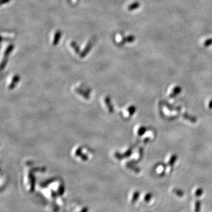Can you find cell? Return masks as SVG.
I'll use <instances>...</instances> for the list:
<instances>
[{
  "instance_id": "1",
  "label": "cell",
  "mask_w": 212,
  "mask_h": 212,
  "mask_svg": "<svg viewBox=\"0 0 212 212\" xmlns=\"http://www.w3.org/2000/svg\"><path fill=\"white\" fill-rule=\"evenodd\" d=\"M177 156L175 153H170L168 155L165 159L166 165L168 166V170L171 169V166H173L177 161Z\"/></svg>"
},
{
  "instance_id": "2",
  "label": "cell",
  "mask_w": 212,
  "mask_h": 212,
  "mask_svg": "<svg viewBox=\"0 0 212 212\" xmlns=\"http://www.w3.org/2000/svg\"><path fill=\"white\" fill-rule=\"evenodd\" d=\"M180 92L181 88L180 87V86L173 85L170 88L169 90H168V96L169 98L171 99L176 97L177 95H179V94H180Z\"/></svg>"
},
{
  "instance_id": "3",
  "label": "cell",
  "mask_w": 212,
  "mask_h": 212,
  "mask_svg": "<svg viewBox=\"0 0 212 212\" xmlns=\"http://www.w3.org/2000/svg\"><path fill=\"white\" fill-rule=\"evenodd\" d=\"M94 42L92 41H90L87 43V44L86 45L85 49L83 50L82 52H81V53L80 54V57L81 58H84L87 56V54L89 53V51L91 50L93 46Z\"/></svg>"
},
{
  "instance_id": "4",
  "label": "cell",
  "mask_w": 212,
  "mask_h": 212,
  "mask_svg": "<svg viewBox=\"0 0 212 212\" xmlns=\"http://www.w3.org/2000/svg\"><path fill=\"white\" fill-rule=\"evenodd\" d=\"M145 142H148V141H151L155 138V133L153 130H149L146 131V132L145 133Z\"/></svg>"
},
{
  "instance_id": "5",
  "label": "cell",
  "mask_w": 212,
  "mask_h": 212,
  "mask_svg": "<svg viewBox=\"0 0 212 212\" xmlns=\"http://www.w3.org/2000/svg\"><path fill=\"white\" fill-rule=\"evenodd\" d=\"M62 36V33L60 31H57L56 32L55 35H54V40L53 42V45L54 46H56L59 44Z\"/></svg>"
},
{
  "instance_id": "6",
  "label": "cell",
  "mask_w": 212,
  "mask_h": 212,
  "mask_svg": "<svg viewBox=\"0 0 212 212\" xmlns=\"http://www.w3.org/2000/svg\"><path fill=\"white\" fill-rule=\"evenodd\" d=\"M146 128L145 126H143V125H139L138 127L136 128V132L135 133L136 134V135L137 136H142L143 134H145V133L146 132Z\"/></svg>"
},
{
  "instance_id": "7",
  "label": "cell",
  "mask_w": 212,
  "mask_h": 212,
  "mask_svg": "<svg viewBox=\"0 0 212 212\" xmlns=\"http://www.w3.org/2000/svg\"><path fill=\"white\" fill-rule=\"evenodd\" d=\"M14 48V46L13 44H10V45H9L7 47V48H6V50H5V51H4V56H5L6 57H8V56L11 54V53L12 51L13 50Z\"/></svg>"
},
{
  "instance_id": "8",
  "label": "cell",
  "mask_w": 212,
  "mask_h": 212,
  "mask_svg": "<svg viewBox=\"0 0 212 212\" xmlns=\"http://www.w3.org/2000/svg\"><path fill=\"white\" fill-rule=\"evenodd\" d=\"M70 45L72 47V48L74 49V50L75 51V53L76 54H80V47H79V45L77 44V42H72L70 43Z\"/></svg>"
},
{
  "instance_id": "9",
  "label": "cell",
  "mask_w": 212,
  "mask_h": 212,
  "mask_svg": "<svg viewBox=\"0 0 212 212\" xmlns=\"http://www.w3.org/2000/svg\"><path fill=\"white\" fill-rule=\"evenodd\" d=\"M139 3L134 2V3L130 5L128 7V9L129 11H133V10H134L135 9L139 8Z\"/></svg>"
},
{
  "instance_id": "10",
  "label": "cell",
  "mask_w": 212,
  "mask_h": 212,
  "mask_svg": "<svg viewBox=\"0 0 212 212\" xmlns=\"http://www.w3.org/2000/svg\"><path fill=\"white\" fill-rule=\"evenodd\" d=\"M193 193L194 194L195 196H200L203 193V190L202 189V188H196L194 190V191H193Z\"/></svg>"
},
{
  "instance_id": "11",
  "label": "cell",
  "mask_w": 212,
  "mask_h": 212,
  "mask_svg": "<svg viewBox=\"0 0 212 212\" xmlns=\"http://www.w3.org/2000/svg\"><path fill=\"white\" fill-rule=\"evenodd\" d=\"M165 169H166V168H165L163 165H160L159 166L157 167V173H159V174H163V173H164L165 171H166V170Z\"/></svg>"
},
{
  "instance_id": "12",
  "label": "cell",
  "mask_w": 212,
  "mask_h": 212,
  "mask_svg": "<svg viewBox=\"0 0 212 212\" xmlns=\"http://www.w3.org/2000/svg\"><path fill=\"white\" fill-rule=\"evenodd\" d=\"M195 208L193 209H194V212H199L200 211V203L199 201H196L194 203V206Z\"/></svg>"
},
{
  "instance_id": "13",
  "label": "cell",
  "mask_w": 212,
  "mask_h": 212,
  "mask_svg": "<svg viewBox=\"0 0 212 212\" xmlns=\"http://www.w3.org/2000/svg\"><path fill=\"white\" fill-rule=\"evenodd\" d=\"M135 40V37L133 36H128L127 37L125 38V42H133Z\"/></svg>"
},
{
  "instance_id": "14",
  "label": "cell",
  "mask_w": 212,
  "mask_h": 212,
  "mask_svg": "<svg viewBox=\"0 0 212 212\" xmlns=\"http://www.w3.org/2000/svg\"><path fill=\"white\" fill-rule=\"evenodd\" d=\"M206 107L209 109V110H212V99H208L206 103Z\"/></svg>"
},
{
  "instance_id": "15",
  "label": "cell",
  "mask_w": 212,
  "mask_h": 212,
  "mask_svg": "<svg viewBox=\"0 0 212 212\" xmlns=\"http://www.w3.org/2000/svg\"><path fill=\"white\" fill-rule=\"evenodd\" d=\"M7 61H8L7 59H4L2 60V63H1V68H2V69L4 67H5L6 64L7 63Z\"/></svg>"
},
{
  "instance_id": "16",
  "label": "cell",
  "mask_w": 212,
  "mask_h": 212,
  "mask_svg": "<svg viewBox=\"0 0 212 212\" xmlns=\"http://www.w3.org/2000/svg\"><path fill=\"white\" fill-rule=\"evenodd\" d=\"M150 197H151V194L148 193L146 194H145V200L146 202H148V200L150 199Z\"/></svg>"
},
{
  "instance_id": "17",
  "label": "cell",
  "mask_w": 212,
  "mask_h": 212,
  "mask_svg": "<svg viewBox=\"0 0 212 212\" xmlns=\"http://www.w3.org/2000/svg\"><path fill=\"white\" fill-rule=\"evenodd\" d=\"M11 0H1V5H3L4 4H7L8 2H9Z\"/></svg>"
},
{
  "instance_id": "18",
  "label": "cell",
  "mask_w": 212,
  "mask_h": 212,
  "mask_svg": "<svg viewBox=\"0 0 212 212\" xmlns=\"http://www.w3.org/2000/svg\"><path fill=\"white\" fill-rule=\"evenodd\" d=\"M68 1H70V0H68Z\"/></svg>"
}]
</instances>
